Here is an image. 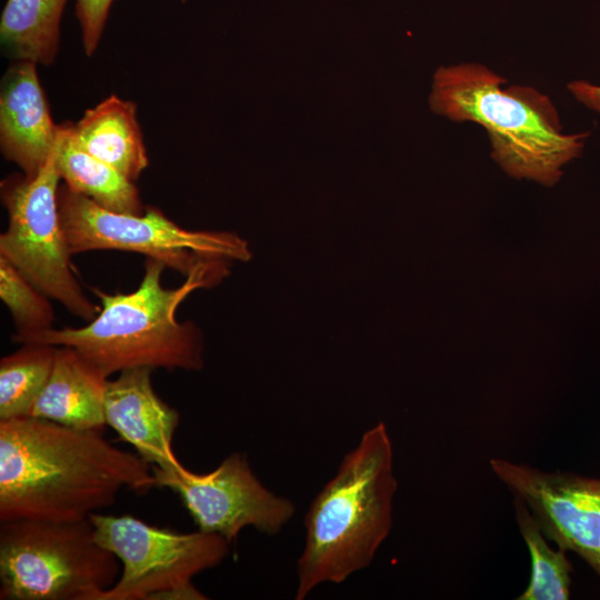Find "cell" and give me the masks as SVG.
<instances>
[{
    "label": "cell",
    "instance_id": "obj_1",
    "mask_svg": "<svg viewBox=\"0 0 600 600\" xmlns=\"http://www.w3.org/2000/svg\"><path fill=\"white\" fill-rule=\"evenodd\" d=\"M156 487L150 464L101 431L31 416L0 420V520L78 521L122 489Z\"/></svg>",
    "mask_w": 600,
    "mask_h": 600
},
{
    "label": "cell",
    "instance_id": "obj_2",
    "mask_svg": "<svg viewBox=\"0 0 600 600\" xmlns=\"http://www.w3.org/2000/svg\"><path fill=\"white\" fill-rule=\"evenodd\" d=\"M164 268L162 262L147 258L136 290L111 294L93 289L101 308L88 324L51 328L21 344L72 347L108 377L132 368L201 369V332L191 321L179 322L176 313L192 291L217 283L227 273L226 261L199 263L177 288L162 286Z\"/></svg>",
    "mask_w": 600,
    "mask_h": 600
},
{
    "label": "cell",
    "instance_id": "obj_3",
    "mask_svg": "<svg viewBox=\"0 0 600 600\" xmlns=\"http://www.w3.org/2000/svg\"><path fill=\"white\" fill-rule=\"evenodd\" d=\"M397 489L392 441L379 422L343 457L306 513L296 600L322 583H342L371 564L391 531Z\"/></svg>",
    "mask_w": 600,
    "mask_h": 600
},
{
    "label": "cell",
    "instance_id": "obj_4",
    "mask_svg": "<svg viewBox=\"0 0 600 600\" xmlns=\"http://www.w3.org/2000/svg\"><path fill=\"white\" fill-rule=\"evenodd\" d=\"M503 82L479 64L440 68L430 104L454 121L483 126L493 158L510 176L552 186L561 167L579 156L587 134L562 133L547 97L528 87L502 90Z\"/></svg>",
    "mask_w": 600,
    "mask_h": 600
},
{
    "label": "cell",
    "instance_id": "obj_5",
    "mask_svg": "<svg viewBox=\"0 0 600 600\" xmlns=\"http://www.w3.org/2000/svg\"><path fill=\"white\" fill-rule=\"evenodd\" d=\"M119 569L89 518L1 521V600H94L117 581Z\"/></svg>",
    "mask_w": 600,
    "mask_h": 600
},
{
    "label": "cell",
    "instance_id": "obj_6",
    "mask_svg": "<svg viewBox=\"0 0 600 600\" xmlns=\"http://www.w3.org/2000/svg\"><path fill=\"white\" fill-rule=\"evenodd\" d=\"M97 541L122 563L117 581L94 600L207 599L196 574L220 564L230 552L223 537L202 530L181 533L129 514H90Z\"/></svg>",
    "mask_w": 600,
    "mask_h": 600
},
{
    "label": "cell",
    "instance_id": "obj_7",
    "mask_svg": "<svg viewBox=\"0 0 600 600\" xmlns=\"http://www.w3.org/2000/svg\"><path fill=\"white\" fill-rule=\"evenodd\" d=\"M56 157L57 147L33 178L21 173L1 181V201L9 223L0 234V257L50 299L72 314L91 321L100 308L84 293L72 268L58 206L61 178Z\"/></svg>",
    "mask_w": 600,
    "mask_h": 600
},
{
    "label": "cell",
    "instance_id": "obj_8",
    "mask_svg": "<svg viewBox=\"0 0 600 600\" xmlns=\"http://www.w3.org/2000/svg\"><path fill=\"white\" fill-rule=\"evenodd\" d=\"M58 206L72 256L92 250L138 252L186 277L202 262L247 260L250 256L239 237L181 228L154 207L139 216L113 212L64 183L58 190Z\"/></svg>",
    "mask_w": 600,
    "mask_h": 600
},
{
    "label": "cell",
    "instance_id": "obj_9",
    "mask_svg": "<svg viewBox=\"0 0 600 600\" xmlns=\"http://www.w3.org/2000/svg\"><path fill=\"white\" fill-rule=\"evenodd\" d=\"M156 487L176 491L199 530L232 543L240 531L252 527L273 536L292 519L291 500L269 490L250 468L246 454L233 452L210 472L196 473L183 464L153 468Z\"/></svg>",
    "mask_w": 600,
    "mask_h": 600
},
{
    "label": "cell",
    "instance_id": "obj_10",
    "mask_svg": "<svg viewBox=\"0 0 600 600\" xmlns=\"http://www.w3.org/2000/svg\"><path fill=\"white\" fill-rule=\"evenodd\" d=\"M492 473L521 499L547 539L580 556L600 578V479L491 458Z\"/></svg>",
    "mask_w": 600,
    "mask_h": 600
},
{
    "label": "cell",
    "instance_id": "obj_11",
    "mask_svg": "<svg viewBox=\"0 0 600 600\" xmlns=\"http://www.w3.org/2000/svg\"><path fill=\"white\" fill-rule=\"evenodd\" d=\"M59 126L50 114L37 63L14 60L0 91V149L27 178L36 177L58 143Z\"/></svg>",
    "mask_w": 600,
    "mask_h": 600
},
{
    "label": "cell",
    "instance_id": "obj_12",
    "mask_svg": "<svg viewBox=\"0 0 600 600\" xmlns=\"http://www.w3.org/2000/svg\"><path fill=\"white\" fill-rule=\"evenodd\" d=\"M150 368H132L108 381L104 418L153 468L180 467L172 448L179 413L153 390Z\"/></svg>",
    "mask_w": 600,
    "mask_h": 600
},
{
    "label": "cell",
    "instance_id": "obj_13",
    "mask_svg": "<svg viewBox=\"0 0 600 600\" xmlns=\"http://www.w3.org/2000/svg\"><path fill=\"white\" fill-rule=\"evenodd\" d=\"M108 376L72 347H57L50 377L30 416L79 430L107 426Z\"/></svg>",
    "mask_w": 600,
    "mask_h": 600
},
{
    "label": "cell",
    "instance_id": "obj_14",
    "mask_svg": "<svg viewBox=\"0 0 600 600\" xmlns=\"http://www.w3.org/2000/svg\"><path fill=\"white\" fill-rule=\"evenodd\" d=\"M73 141L86 152L110 164L132 181L149 166L137 117V106L114 94L70 122Z\"/></svg>",
    "mask_w": 600,
    "mask_h": 600
},
{
    "label": "cell",
    "instance_id": "obj_15",
    "mask_svg": "<svg viewBox=\"0 0 600 600\" xmlns=\"http://www.w3.org/2000/svg\"><path fill=\"white\" fill-rule=\"evenodd\" d=\"M56 161L61 180L73 192L113 212L144 213L146 208L133 181L82 150L72 139L70 121L59 126Z\"/></svg>",
    "mask_w": 600,
    "mask_h": 600
},
{
    "label": "cell",
    "instance_id": "obj_16",
    "mask_svg": "<svg viewBox=\"0 0 600 600\" xmlns=\"http://www.w3.org/2000/svg\"><path fill=\"white\" fill-rule=\"evenodd\" d=\"M68 0H7L1 44L14 60L50 66L59 51L60 23Z\"/></svg>",
    "mask_w": 600,
    "mask_h": 600
},
{
    "label": "cell",
    "instance_id": "obj_17",
    "mask_svg": "<svg viewBox=\"0 0 600 600\" xmlns=\"http://www.w3.org/2000/svg\"><path fill=\"white\" fill-rule=\"evenodd\" d=\"M57 347L22 343L0 360V420L30 416L52 370Z\"/></svg>",
    "mask_w": 600,
    "mask_h": 600
},
{
    "label": "cell",
    "instance_id": "obj_18",
    "mask_svg": "<svg viewBox=\"0 0 600 600\" xmlns=\"http://www.w3.org/2000/svg\"><path fill=\"white\" fill-rule=\"evenodd\" d=\"M516 521L530 554L531 573L517 600H567L570 598L572 564L564 550H553L527 504L513 497Z\"/></svg>",
    "mask_w": 600,
    "mask_h": 600
},
{
    "label": "cell",
    "instance_id": "obj_19",
    "mask_svg": "<svg viewBox=\"0 0 600 600\" xmlns=\"http://www.w3.org/2000/svg\"><path fill=\"white\" fill-rule=\"evenodd\" d=\"M0 298L17 328L13 341L21 343L52 328L54 312L50 298L3 257H0Z\"/></svg>",
    "mask_w": 600,
    "mask_h": 600
},
{
    "label": "cell",
    "instance_id": "obj_20",
    "mask_svg": "<svg viewBox=\"0 0 600 600\" xmlns=\"http://www.w3.org/2000/svg\"><path fill=\"white\" fill-rule=\"evenodd\" d=\"M114 1L76 0V16L81 28L82 44L87 56L96 52Z\"/></svg>",
    "mask_w": 600,
    "mask_h": 600
},
{
    "label": "cell",
    "instance_id": "obj_21",
    "mask_svg": "<svg viewBox=\"0 0 600 600\" xmlns=\"http://www.w3.org/2000/svg\"><path fill=\"white\" fill-rule=\"evenodd\" d=\"M572 94L588 108L600 113V86L576 81L568 86Z\"/></svg>",
    "mask_w": 600,
    "mask_h": 600
}]
</instances>
